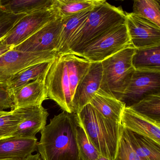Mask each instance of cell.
<instances>
[{"label": "cell", "instance_id": "26", "mask_svg": "<svg viewBox=\"0 0 160 160\" xmlns=\"http://www.w3.org/2000/svg\"><path fill=\"white\" fill-rule=\"evenodd\" d=\"M133 13L160 28V4L158 0H135Z\"/></svg>", "mask_w": 160, "mask_h": 160}, {"label": "cell", "instance_id": "18", "mask_svg": "<svg viewBox=\"0 0 160 160\" xmlns=\"http://www.w3.org/2000/svg\"><path fill=\"white\" fill-rule=\"evenodd\" d=\"M90 103L105 118L121 123L122 115L125 105L115 97L98 91Z\"/></svg>", "mask_w": 160, "mask_h": 160}, {"label": "cell", "instance_id": "5", "mask_svg": "<svg viewBox=\"0 0 160 160\" xmlns=\"http://www.w3.org/2000/svg\"><path fill=\"white\" fill-rule=\"evenodd\" d=\"M132 46L125 22L111 28L84 48L78 56L91 63L102 62L121 50Z\"/></svg>", "mask_w": 160, "mask_h": 160}, {"label": "cell", "instance_id": "37", "mask_svg": "<svg viewBox=\"0 0 160 160\" xmlns=\"http://www.w3.org/2000/svg\"><path fill=\"white\" fill-rule=\"evenodd\" d=\"M2 5V1L1 0H0V6Z\"/></svg>", "mask_w": 160, "mask_h": 160}, {"label": "cell", "instance_id": "32", "mask_svg": "<svg viewBox=\"0 0 160 160\" xmlns=\"http://www.w3.org/2000/svg\"><path fill=\"white\" fill-rule=\"evenodd\" d=\"M4 38L0 39V57L13 48L12 47L7 45L5 43L4 41Z\"/></svg>", "mask_w": 160, "mask_h": 160}, {"label": "cell", "instance_id": "15", "mask_svg": "<svg viewBox=\"0 0 160 160\" xmlns=\"http://www.w3.org/2000/svg\"><path fill=\"white\" fill-rule=\"evenodd\" d=\"M36 137L12 136L0 140V159L24 160L37 151Z\"/></svg>", "mask_w": 160, "mask_h": 160}, {"label": "cell", "instance_id": "7", "mask_svg": "<svg viewBox=\"0 0 160 160\" xmlns=\"http://www.w3.org/2000/svg\"><path fill=\"white\" fill-rule=\"evenodd\" d=\"M57 52L28 53L12 49L0 57V84L6 85L11 78L32 65L52 61Z\"/></svg>", "mask_w": 160, "mask_h": 160}, {"label": "cell", "instance_id": "36", "mask_svg": "<svg viewBox=\"0 0 160 160\" xmlns=\"http://www.w3.org/2000/svg\"><path fill=\"white\" fill-rule=\"evenodd\" d=\"M0 160H19V159H0Z\"/></svg>", "mask_w": 160, "mask_h": 160}, {"label": "cell", "instance_id": "19", "mask_svg": "<svg viewBox=\"0 0 160 160\" xmlns=\"http://www.w3.org/2000/svg\"><path fill=\"white\" fill-rule=\"evenodd\" d=\"M92 9L62 18L63 23L57 50L58 56L65 55L67 53L71 40L78 28L87 20Z\"/></svg>", "mask_w": 160, "mask_h": 160}, {"label": "cell", "instance_id": "1", "mask_svg": "<svg viewBox=\"0 0 160 160\" xmlns=\"http://www.w3.org/2000/svg\"><path fill=\"white\" fill-rule=\"evenodd\" d=\"M77 115L63 111L41 131L37 150L42 160H80L77 140Z\"/></svg>", "mask_w": 160, "mask_h": 160}, {"label": "cell", "instance_id": "3", "mask_svg": "<svg viewBox=\"0 0 160 160\" xmlns=\"http://www.w3.org/2000/svg\"><path fill=\"white\" fill-rule=\"evenodd\" d=\"M77 114L88 137L100 154L114 160L121 135V124L105 118L90 103Z\"/></svg>", "mask_w": 160, "mask_h": 160}, {"label": "cell", "instance_id": "14", "mask_svg": "<svg viewBox=\"0 0 160 160\" xmlns=\"http://www.w3.org/2000/svg\"><path fill=\"white\" fill-rule=\"evenodd\" d=\"M122 127L160 144V122L152 119L125 107L121 119Z\"/></svg>", "mask_w": 160, "mask_h": 160}, {"label": "cell", "instance_id": "20", "mask_svg": "<svg viewBox=\"0 0 160 160\" xmlns=\"http://www.w3.org/2000/svg\"><path fill=\"white\" fill-rule=\"evenodd\" d=\"M53 60L32 65L16 74L6 84L9 91H12L47 74Z\"/></svg>", "mask_w": 160, "mask_h": 160}, {"label": "cell", "instance_id": "31", "mask_svg": "<svg viewBox=\"0 0 160 160\" xmlns=\"http://www.w3.org/2000/svg\"><path fill=\"white\" fill-rule=\"evenodd\" d=\"M12 98L6 85L0 84V112L12 108Z\"/></svg>", "mask_w": 160, "mask_h": 160}, {"label": "cell", "instance_id": "16", "mask_svg": "<svg viewBox=\"0 0 160 160\" xmlns=\"http://www.w3.org/2000/svg\"><path fill=\"white\" fill-rule=\"evenodd\" d=\"M25 119L13 136L34 137L45 127L49 114L42 105L25 108Z\"/></svg>", "mask_w": 160, "mask_h": 160}, {"label": "cell", "instance_id": "29", "mask_svg": "<svg viewBox=\"0 0 160 160\" xmlns=\"http://www.w3.org/2000/svg\"><path fill=\"white\" fill-rule=\"evenodd\" d=\"M26 14H15L0 6V39H3Z\"/></svg>", "mask_w": 160, "mask_h": 160}, {"label": "cell", "instance_id": "17", "mask_svg": "<svg viewBox=\"0 0 160 160\" xmlns=\"http://www.w3.org/2000/svg\"><path fill=\"white\" fill-rule=\"evenodd\" d=\"M122 132L141 160H160V144L122 127Z\"/></svg>", "mask_w": 160, "mask_h": 160}, {"label": "cell", "instance_id": "12", "mask_svg": "<svg viewBox=\"0 0 160 160\" xmlns=\"http://www.w3.org/2000/svg\"><path fill=\"white\" fill-rule=\"evenodd\" d=\"M102 76V62L91 63L85 75L78 85L72 101L73 113L78 114L90 103L100 89Z\"/></svg>", "mask_w": 160, "mask_h": 160}, {"label": "cell", "instance_id": "11", "mask_svg": "<svg viewBox=\"0 0 160 160\" xmlns=\"http://www.w3.org/2000/svg\"><path fill=\"white\" fill-rule=\"evenodd\" d=\"M125 13V24L135 49L160 45V28L133 12Z\"/></svg>", "mask_w": 160, "mask_h": 160}, {"label": "cell", "instance_id": "6", "mask_svg": "<svg viewBox=\"0 0 160 160\" xmlns=\"http://www.w3.org/2000/svg\"><path fill=\"white\" fill-rule=\"evenodd\" d=\"M45 86L48 99L56 102L63 111L73 113L72 96L64 55L57 56L53 60L46 77Z\"/></svg>", "mask_w": 160, "mask_h": 160}, {"label": "cell", "instance_id": "22", "mask_svg": "<svg viewBox=\"0 0 160 160\" xmlns=\"http://www.w3.org/2000/svg\"><path fill=\"white\" fill-rule=\"evenodd\" d=\"M54 0H13L2 1V5L6 10L15 14L28 15L49 9Z\"/></svg>", "mask_w": 160, "mask_h": 160}, {"label": "cell", "instance_id": "8", "mask_svg": "<svg viewBox=\"0 0 160 160\" xmlns=\"http://www.w3.org/2000/svg\"><path fill=\"white\" fill-rule=\"evenodd\" d=\"M58 17H60L54 2L53 6L49 9L26 15L6 35L4 38V42L7 45L13 48L33 35L48 22Z\"/></svg>", "mask_w": 160, "mask_h": 160}, {"label": "cell", "instance_id": "21", "mask_svg": "<svg viewBox=\"0 0 160 160\" xmlns=\"http://www.w3.org/2000/svg\"><path fill=\"white\" fill-rule=\"evenodd\" d=\"M132 63L135 70L160 71V45L135 49Z\"/></svg>", "mask_w": 160, "mask_h": 160}, {"label": "cell", "instance_id": "27", "mask_svg": "<svg viewBox=\"0 0 160 160\" xmlns=\"http://www.w3.org/2000/svg\"><path fill=\"white\" fill-rule=\"evenodd\" d=\"M130 107L152 119L160 122V92L147 95Z\"/></svg>", "mask_w": 160, "mask_h": 160}, {"label": "cell", "instance_id": "13", "mask_svg": "<svg viewBox=\"0 0 160 160\" xmlns=\"http://www.w3.org/2000/svg\"><path fill=\"white\" fill-rule=\"evenodd\" d=\"M47 75L10 92L12 98V109L42 104L48 99L45 79Z\"/></svg>", "mask_w": 160, "mask_h": 160}, {"label": "cell", "instance_id": "2", "mask_svg": "<svg viewBox=\"0 0 160 160\" xmlns=\"http://www.w3.org/2000/svg\"><path fill=\"white\" fill-rule=\"evenodd\" d=\"M125 20V13L121 7H115L102 0L91 11L87 20L78 30L66 54L77 56L87 46Z\"/></svg>", "mask_w": 160, "mask_h": 160}, {"label": "cell", "instance_id": "34", "mask_svg": "<svg viewBox=\"0 0 160 160\" xmlns=\"http://www.w3.org/2000/svg\"><path fill=\"white\" fill-rule=\"evenodd\" d=\"M96 160H109L108 158L107 157H104V156H102V155H100L99 157H98V159Z\"/></svg>", "mask_w": 160, "mask_h": 160}, {"label": "cell", "instance_id": "30", "mask_svg": "<svg viewBox=\"0 0 160 160\" xmlns=\"http://www.w3.org/2000/svg\"><path fill=\"white\" fill-rule=\"evenodd\" d=\"M114 160H141L124 137L122 130L119 141L117 154Z\"/></svg>", "mask_w": 160, "mask_h": 160}, {"label": "cell", "instance_id": "24", "mask_svg": "<svg viewBox=\"0 0 160 160\" xmlns=\"http://www.w3.org/2000/svg\"><path fill=\"white\" fill-rule=\"evenodd\" d=\"M102 0H55L60 17L65 18L94 8Z\"/></svg>", "mask_w": 160, "mask_h": 160}, {"label": "cell", "instance_id": "35", "mask_svg": "<svg viewBox=\"0 0 160 160\" xmlns=\"http://www.w3.org/2000/svg\"><path fill=\"white\" fill-rule=\"evenodd\" d=\"M7 111H2V112H0V116H2V115H3V114H5V113H7Z\"/></svg>", "mask_w": 160, "mask_h": 160}, {"label": "cell", "instance_id": "33", "mask_svg": "<svg viewBox=\"0 0 160 160\" xmlns=\"http://www.w3.org/2000/svg\"><path fill=\"white\" fill-rule=\"evenodd\" d=\"M23 160H42V159L40 154L37 153L35 154H32Z\"/></svg>", "mask_w": 160, "mask_h": 160}, {"label": "cell", "instance_id": "25", "mask_svg": "<svg viewBox=\"0 0 160 160\" xmlns=\"http://www.w3.org/2000/svg\"><path fill=\"white\" fill-rule=\"evenodd\" d=\"M25 108L12 109L0 116V140L11 137L25 119Z\"/></svg>", "mask_w": 160, "mask_h": 160}, {"label": "cell", "instance_id": "10", "mask_svg": "<svg viewBox=\"0 0 160 160\" xmlns=\"http://www.w3.org/2000/svg\"><path fill=\"white\" fill-rule=\"evenodd\" d=\"M160 92V71L135 70L121 100L130 107L152 93Z\"/></svg>", "mask_w": 160, "mask_h": 160}, {"label": "cell", "instance_id": "4", "mask_svg": "<svg viewBox=\"0 0 160 160\" xmlns=\"http://www.w3.org/2000/svg\"><path fill=\"white\" fill-rule=\"evenodd\" d=\"M135 48H126L102 62V76L99 91L121 101L135 69L132 58Z\"/></svg>", "mask_w": 160, "mask_h": 160}, {"label": "cell", "instance_id": "9", "mask_svg": "<svg viewBox=\"0 0 160 160\" xmlns=\"http://www.w3.org/2000/svg\"><path fill=\"white\" fill-rule=\"evenodd\" d=\"M62 23L60 17L50 21L12 49L28 53L57 52Z\"/></svg>", "mask_w": 160, "mask_h": 160}, {"label": "cell", "instance_id": "28", "mask_svg": "<svg viewBox=\"0 0 160 160\" xmlns=\"http://www.w3.org/2000/svg\"><path fill=\"white\" fill-rule=\"evenodd\" d=\"M77 115V140L80 160H96L101 154L88 137L78 115Z\"/></svg>", "mask_w": 160, "mask_h": 160}, {"label": "cell", "instance_id": "23", "mask_svg": "<svg viewBox=\"0 0 160 160\" xmlns=\"http://www.w3.org/2000/svg\"><path fill=\"white\" fill-rule=\"evenodd\" d=\"M63 55L66 60L70 80V89L73 98L77 87L88 72L91 62L86 59L74 54H66Z\"/></svg>", "mask_w": 160, "mask_h": 160}]
</instances>
